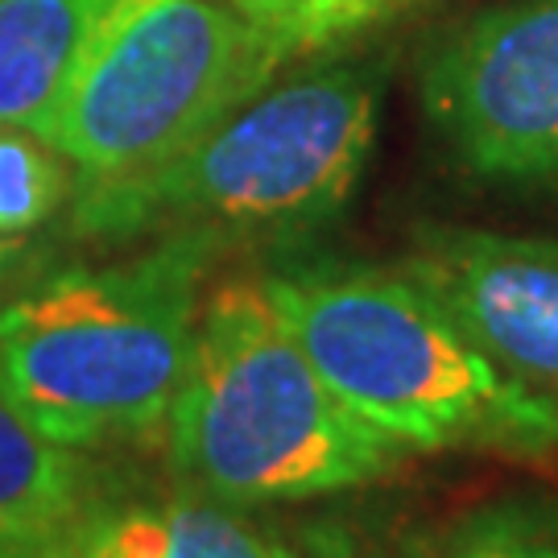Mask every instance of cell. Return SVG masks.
Returning a JSON list of instances; mask_svg holds the SVG:
<instances>
[{
    "instance_id": "6da1fadb",
    "label": "cell",
    "mask_w": 558,
    "mask_h": 558,
    "mask_svg": "<svg viewBox=\"0 0 558 558\" xmlns=\"http://www.w3.org/2000/svg\"><path fill=\"white\" fill-rule=\"evenodd\" d=\"M373 66L336 62L269 87L179 158L133 179L75 186L87 240H199L216 253L315 236L352 203L377 141Z\"/></svg>"
},
{
    "instance_id": "7a4b0ae2",
    "label": "cell",
    "mask_w": 558,
    "mask_h": 558,
    "mask_svg": "<svg viewBox=\"0 0 558 558\" xmlns=\"http://www.w3.org/2000/svg\"><path fill=\"white\" fill-rule=\"evenodd\" d=\"M260 281L327 389L380 435L410 451L558 456V401L505 377L405 269L290 265Z\"/></svg>"
},
{
    "instance_id": "3957f363",
    "label": "cell",
    "mask_w": 558,
    "mask_h": 558,
    "mask_svg": "<svg viewBox=\"0 0 558 558\" xmlns=\"http://www.w3.org/2000/svg\"><path fill=\"white\" fill-rule=\"evenodd\" d=\"M166 451L182 488L257 509L385 480L410 447L356 418L302 356L265 281L236 274L203 294Z\"/></svg>"
},
{
    "instance_id": "277c9868",
    "label": "cell",
    "mask_w": 558,
    "mask_h": 558,
    "mask_svg": "<svg viewBox=\"0 0 558 558\" xmlns=\"http://www.w3.org/2000/svg\"><path fill=\"white\" fill-rule=\"evenodd\" d=\"M216 257L199 240H158L133 260L66 269L0 302V389L80 451L166 435Z\"/></svg>"
},
{
    "instance_id": "5b68a950",
    "label": "cell",
    "mask_w": 558,
    "mask_h": 558,
    "mask_svg": "<svg viewBox=\"0 0 558 558\" xmlns=\"http://www.w3.org/2000/svg\"><path fill=\"white\" fill-rule=\"evenodd\" d=\"M286 41L223 0H100L41 141L100 186L158 170L260 96Z\"/></svg>"
},
{
    "instance_id": "8992f818",
    "label": "cell",
    "mask_w": 558,
    "mask_h": 558,
    "mask_svg": "<svg viewBox=\"0 0 558 558\" xmlns=\"http://www.w3.org/2000/svg\"><path fill=\"white\" fill-rule=\"evenodd\" d=\"M422 104L476 179L558 195V0L468 17L422 66Z\"/></svg>"
},
{
    "instance_id": "52a82bcc",
    "label": "cell",
    "mask_w": 558,
    "mask_h": 558,
    "mask_svg": "<svg viewBox=\"0 0 558 558\" xmlns=\"http://www.w3.org/2000/svg\"><path fill=\"white\" fill-rule=\"evenodd\" d=\"M401 269L505 377L558 401V240L439 228Z\"/></svg>"
},
{
    "instance_id": "ba28073f",
    "label": "cell",
    "mask_w": 558,
    "mask_h": 558,
    "mask_svg": "<svg viewBox=\"0 0 558 558\" xmlns=\"http://www.w3.org/2000/svg\"><path fill=\"white\" fill-rule=\"evenodd\" d=\"M104 505L87 451L50 439L0 389V558L54 555Z\"/></svg>"
},
{
    "instance_id": "9c48e42d",
    "label": "cell",
    "mask_w": 558,
    "mask_h": 558,
    "mask_svg": "<svg viewBox=\"0 0 558 558\" xmlns=\"http://www.w3.org/2000/svg\"><path fill=\"white\" fill-rule=\"evenodd\" d=\"M100 0H0V129H46Z\"/></svg>"
},
{
    "instance_id": "30bf717a",
    "label": "cell",
    "mask_w": 558,
    "mask_h": 558,
    "mask_svg": "<svg viewBox=\"0 0 558 558\" xmlns=\"http://www.w3.org/2000/svg\"><path fill=\"white\" fill-rule=\"evenodd\" d=\"M158 558H299V550L248 518V509L182 488L161 505Z\"/></svg>"
},
{
    "instance_id": "8fae6325",
    "label": "cell",
    "mask_w": 558,
    "mask_h": 558,
    "mask_svg": "<svg viewBox=\"0 0 558 558\" xmlns=\"http://www.w3.org/2000/svg\"><path fill=\"white\" fill-rule=\"evenodd\" d=\"M71 195L66 158L38 133L0 129V236H25Z\"/></svg>"
},
{
    "instance_id": "7c38bea8",
    "label": "cell",
    "mask_w": 558,
    "mask_h": 558,
    "mask_svg": "<svg viewBox=\"0 0 558 558\" xmlns=\"http://www.w3.org/2000/svg\"><path fill=\"white\" fill-rule=\"evenodd\" d=\"M442 558H558V513L525 500L476 509L451 530Z\"/></svg>"
},
{
    "instance_id": "4fadbf2b",
    "label": "cell",
    "mask_w": 558,
    "mask_h": 558,
    "mask_svg": "<svg viewBox=\"0 0 558 558\" xmlns=\"http://www.w3.org/2000/svg\"><path fill=\"white\" fill-rule=\"evenodd\" d=\"M161 509L145 505H104L75 538L46 558H158Z\"/></svg>"
},
{
    "instance_id": "5bb4252c",
    "label": "cell",
    "mask_w": 558,
    "mask_h": 558,
    "mask_svg": "<svg viewBox=\"0 0 558 558\" xmlns=\"http://www.w3.org/2000/svg\"><path fill=\"white\" fill-rule=\"evenodd\" d=\"M405 4H414V0H302V9L290 17L281 38L290 46V54L327 50L377 21L393 17Z\"/></svg>"
},
{
    "instance_id": "9a60e30c",
    "label": "cell",
    "mask_w": 558,
    "mask_h": 558,
    "mask_svg": "<svg viewBox=\"0 0 558 558\" xmlns=\"http://www.w3.org/2000/svg\"><path fill=\"white\" fill-rule=\"evenodd\" d=\"M38 260H41V248H34L25 236H0V290H9L25 274H34Z\"/></svg>"
},
{
    "instance_id": "2e32d148",
    "label": "cell",
    "mask_w": 558,
    "mask_h": 558,
    "mask_svg": "<svg viewBox=\"0 0 558 558\" xmlns=\"http://www.w3.org/2000/svg\"><path fill=\"white\" fill-rule=\"evenodd\" d=\"M232 9L236 13H244L248 21H257V25H265L269 34H286V25H290V17L302 9V0H232ZM286 41V38H281ZM290 50V46H286Z\"/></svg>"
},
{
    "instance_id": "e0dca14e",
    "label": "cell",
    "mask_w": 558,
    "mask_h": 558,
    "mask_svg": "<svg viewBox=\"0 0 558 558\" xmlns=\"http://www.w3.org/2000/svg\"><path fill=\"white\" fill-rule=\"evenodd\" d=\"M377 558H442V555H435V550H426L422 542H414V546H398V550H385V555H377Z\"/></svg>"
},
{
    "instance_id": "ac0fdd59",
    "label": "cell",
    "mask_w": 558,
    "mask_h": 558,
    "mask_svg": "<svg viewBox=\"0 0 558 558\" xmlns=\"http://www.w3.org/2000/svg\"><path fill=\"white\" fill-rule=\"evenodd\" d=\"M223 4H232V0H223Z\"/></svg>"
}]
</instances>
